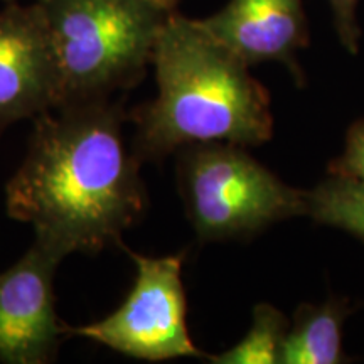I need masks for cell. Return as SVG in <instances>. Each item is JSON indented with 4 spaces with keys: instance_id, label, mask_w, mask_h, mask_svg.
<instances>
[{
    "instance_id": "1",
    "label": "cell",
    "mask_w": 364,
    "mask_h": 364,
    "mask_svg": "<svg viewBox=\"0 0 364 364\" xmlns=\"http://www.w3.org/2000/svg\"><path fill=\"white\" fill-rule=\"evenodd\" d=\"M124 122L112 98L36 117L24 162L6 186L7 215L66 257L122 245L147 209L142 161L127 147Z\"/></svg>"
},
{
    "instance_id": "2",
    "label": "cell",
    "mask_w": 364,
    "mask_h": 364,
    "mask_svg": "<svg viewBox=\"0 0 364 364\" xmlns=\"http://www.w3.org/2000/svg\"><path fill=\"white\" fill-rule=\"evenodd\" d=\"M157 97L127 115L140 161H164L191 144L255 147L273 136L270 95L250 66L199 19L176 11L157 39Z\"/></svg>"
},
{
    "instance_id": "3",
    "label": "cell",
    "mask_w": 364,
    "mask_h": 364,
    "mask_svg": "<svg viewBox=\"0 0 364 364\" xmlns=\"http://www.w3.org/2000/svg\"><path fill=\"white\" fill-rule=\"evenodd\" d=\"M58 73V107L135 88L179 0H36Z\"/></svg>"
},
{
    "instance_id": "4",
    "label": "cell",
    "mask_w": 364,
    "mask_h": 364,
    "mask_svg": "<svg viewBox=\"0 0 364 364\" xmlns=\"http://www.w3.org/2000/svg\"><path fill=\"white\" fill-rule=\"evenodd\" d=\"M176 154L181 198L199 241L248 238L306 216V191L285 184L243 145L191 144Z\"/></svg>"
},
{
    "instance_id": "5",
    "label": "cell",
    "mask_w": 364,
    "mask_h": 364,
    "mask_svg": "<svg viewBox=\"0 0 364 364\" xmlns=\"http://www.w3.org/2000/svg\"><path fill=\"white\" fill-rule=\"evenodd\" d=\"M125 250L136 273L124 304L97 322L66 326V336L91 339L142 361L206 358L189 334L188 300L182 284L184 253L152 258Z\"/></svg>"
},
{
    "instance_id": "6",
    "label": "cell",
    "mask_w": 364,
    "mask_h": 364,
    "mask_svg": "<svg viewBox=\"0 0 364 364\" xmlns=\"http://www.w3.org/2000/svg\"><path fill=\"white\" fill-rule=\"evenodd\" d=\"M66 255L36 240L0 273V363L46 364L56 359L66 326L59 321L54 273Z\"/></svg>"
},
{
    "instance_id": "7",
    "label": "cell",
    "mask_w": 364,
    "mask_h": 364,
    "mask_svg": "<svg viewBox=\"0 0 364 364\" xmlns=\"http://www.w3.org/2000/svg\"><path fill=\"white\" fill-rule=\"evenodd\" d=\"M58 73L39 4L0 11V134L58 107Z\"/></svg>"
},
{
    "instance_id": "8",
    "label": "cell",
    "mask_w": 364,
    "mask_h": 364,
    "mask_svg": "<svg viewBox=\"0 0 364 364\" xmlns=\"http://www.w3.org/2000/svg\"><path fill=\"white\" fill-rule=\"evenodd\" d=\"M199 22L245 65L280 63L302 85L297 53L309 44L304 0H230Z\"/></svg>"
},
{
    "instance_id": "9",
    "label": "cell",
    "mask_w": 364,
    "mask_h": 364,
    "mask_svg": "<svg viewBox=\"0 0 364 364\" xmlns=\"http://www.w3.org/2000/svg\"><path fill=\"white\" fill-rule=\"evenodd\" d=\"M351 312L346 299L299 306L287 331L280 364H341L348 361L343 351V326Z\"/></svg>"
},
{
    "instance_id": "10",
    "label": "cell",
    "mask_w": 364,
    "mask_h": 364,
    "mask_svg": "<svg viewBox=\"0 0 364 364\" xmlns=\"http://www.w3.org/2000/svg\"><path fill=\"white\" fill-rule=\"evenodd\" d=\"M306 216L364 240V182L329 174L306 191Z\"/></svg>"
},
{
    "instance_id": "11",
    "label": "cell",
    "mask_w": 364,
    "mask_h": 364,
    "mask_svg": "<svg viewBox=\"0 0 364 364\" xmlns=\"http://www.w3.org/2000/svg\"><path fill=\"white\" fill-rule=\"evenodd\" d=\"M289 318L272 304L253 307L248 334L228 351L209 356L213 364H280Z\"/></svg>"
},
{
    "instance_id": "12",
    "label": "cell",
    "mask_w": 364,
    "mask_h": 364,
    "mask_svg": "<svg viewBox=\"0 0 364 364\" xmlns=\"http://www.w3.org/2000/svg\"><path fill=\"white\" fill-rule=\"evenodd\" d=\"M329 174L364 182V118L349 127L343 154L329 164Z\"/></svg>"
},
{
    "instance_id": "13",
    "label": "cell",
    "mask_w": 364,
    "mask_h": 364,
    "mask_svg": "<svg viewBox=\"0 0 364 364\" xmlns=\"http://www.w3.org/2000/svg\"><path fill=\"white\" fill-rule=\"evenodd\" d=\"M331 6L334 27L341 44L348 49V53L358 54L359 49V26L356 11L359 0H327Z\"/></svg>"
},
{
    "instance_id": "14",
    "label": "cell",
    "mask_w": 364,
    "mask_h": 364,
    "mask_svg": "<svg viewBox=\"0 0 364 364\" xmlns=\"http://www.w3.org/2000/svg\"><path fill=\"white\" fill-rule=\"evenodd\" d=\"M2 2H6V4H11V2H16V0H2Z\"/></svg>"
}]
</instances>
